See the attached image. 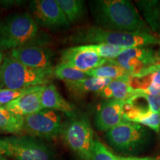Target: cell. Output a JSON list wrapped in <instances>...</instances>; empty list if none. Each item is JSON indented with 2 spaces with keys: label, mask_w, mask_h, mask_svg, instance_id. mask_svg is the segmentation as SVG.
Listing matches in <instances>:
<instances>
[{
  "label": "cell",
  "mask_w": 160,
  "mask_h": 160,
  "mask_svg": "<svg viewBox=\"0 0 160 160\" xmlns=\"http://www.w3.org/2000/svg\"><path fill=\"white\" fill-rule=\"evenodd\" d=\"M88 49L91 50L97 53L99 57L103 59L110 60L117 58L119 54H121L125 50L128 48L115 47L105 44H98V45H85Z\"/></svg>",
  "instance_id": "cell-26"
},
{
  "label": "cell",
  "mask_w": 160,
  "mask_h": 160,
  "mask_svg": "<svg viewBox=\"0 0 160 160\" xmlns=\"http://www.w3.org/2000/svg\"><path fill=\"white\" fill-rule=\"evenodd\" d=\"M41 102L42 109L62 112L69 117H75L74 107L64 99L53 84L45 85Z\"/></svg>",
  "instance_id": "cell-16"
},
{
  "label": "cell",
  "mask_w": 160,
  "mask_h": 160,
  "mask_svg": "<svg viewBox=\"0 0 160 160\" xmlns=\"http://www.w3.org/2000/svg\"><path fill=\"white\" fill-rule=\"evenodd\" d=\"M95 14L102 28L113 31L151 33L135 6L128 0L95 2Z\"/></svg>",
  "instance_id": "cell-1"
},
{
  "label": "cell",
  "mask_w": 160,
  "mask_h": 160,
  "mask_svg": "<svg viewBox=\"0 0 160 160\" xmlns=\"http://www.w3.org/2000/svg\"><path fill=\"white\" fill-rule=\"evenodd\" d=\"M64 140L72 151L83 160H91L95 140L89 120L78 118L68 123L62 131Z\"/></svg>",
  "instance_id": "cell-6"
},
{
  "label": "cell",
  "mask_w": 160,
  "mask_h": 160,
  "mask_svg": "<svg viewBox=\"0 0 160 160\" xmlns=\"http://www.w3.org/2000/svg\"><path fill=\"white\" fill-rule=\"evenodd\" d=\"M117 160H125V158H123V157H118Z\"/></svg>",
  "instance_id": "cell-33"
},
{
  "label": "cell",
  "mask_w": 160,
  "mask_h": 160,
  "mask_svg": "<svg viewBox=\"0 0 160 160\" xmlns=\"http://www.w3.org/2000/svg\"><path fill=\"white\" fill-rule=\"evenodd\" d=\"M45 85L30 88L19 98L4 107L14 114L22 117L38 113L42 110L41 99Z\"/></svg>",
  "instance_id": "cell-14"
},
{
  "label": "cell",
  "mask_w": 160,
  "mask_h": 160,
  "mask_svg": "<svg viewBox=\"0 0 160 160\" xmlns=\"http://www.w3.org/2000/svg\"><path fill=\"white\" fill-rule=\"evenodd\" d=\"M138 110L159 113L160 109V94L152 95L146 93H137L125 102Z\"/></svg>",
  "instance_id": "cell-20"
},
{
  "label": "cell",
  "mask_w": 160,
  "mask_h": 160,
  "mask_svg": "<svg viewBox=\"0 0 160 160\" xmlns=\"http://www.w3.org/2000/svg\"><path fill=\"white\" fill-rule=\"evenodd\" d=\"M53 72L30 68L8 54L4 57L0 69V88L20 90L45 85Z\"/></svg>",
  "instance_id": "cell-4"
},
{
  "label": "cell",
  "mask_w": 160,
  "mask_h": 160,
  "mask_svg": "<svg viewBox=\"0 0 160 160\" xmlns=\"http://www.w3.org/2000/svg\"><path fill=\"white\" fill-rule=\"evenodd\" d=\"M146 132L141 125L125 120L106 133L109 143L115 148L124 151L137 148L144 142Z\"/></svg>",
  "instance_id": "cell-8"
},
{
  "label": "cell",
  "mask_w": 160,
  "mask_h": 160,
  "mask_svg": "<svg viewBox=\"0 0 160 160\" xmlns=\"http://www.w3.org/2000/svg\"><path fill=\"white\" fill-rule=\"evenodd\" d=\"M131 89L137 93L160 94V65H152L137 74L128 77Z\"/></svg>",
  "instance_id": "cell-15"
},
{
  "label": "cell",
  "mask_w": 160,
  "mask_h": 160,
  "mask_svg": "<svg viewBox=\"0 0 160 160\" xmlns=\"http://www.w3.org/2000/svg\"><path fill=\"white\" fill-rule=\"evenodd\" d=\"M108 62L119 66L132 74H137L158 64L156 51L148 46L126 49L115 59L108 60Z\"/></svg>",
  "instance_id": "cell-9"
},
{
  "label": "cell",
  "mask_w": 160,
  "mask_h": 160,
  "mask_svg": "<svg viewBox=\"0 0 160 160\" xmlns=\"http://www.w3.org/2000/svg\"><path fill=\"white\" fill-rule=\"evenodd\" d=\"M125 160H156L151 158H137V157H128L125 158Z\"/></svg>",
  "instance_id": "cell-29"
},
{
  "label": "cell",
  "mask_w": 160,
  "mask_h": 160,
  "mask_svg": "<svg viewBox=\"0 0 160 160\" xmlns=\"http://www.w3.org/2000/svg\"><path fill=\"white\" fill-rule=\"evenodd\" d=\"M0 160H8V159H5V157H3V156L0 155Z\"/></svg>",
  "instance_id": "cell-32"
},
{
  "label": "cell",
  "mask_w": 160,
  "mask_h": 160,
  "mask_svg": "<svg viewBox=\"0 0 160 160\" xmlns=\"http://www.w3.org/2000/svg\"><path fill=\"white\" fill-rule=\"evenodd\" d=\"M24 117L14 114L4 106H0V131L19 133L23 131Z\"/></svg>",
  "instance_id": "cell-21"
},
{
  "label": "cell",
  "mask_w": 160,
  "mask_h": 160,
  "mask_svg": "<svg viewBox=\"0 0 160 160\" xmlns=\"http://www.w3.org/2000/svg\"><path fill=\"white\" fill-rule=\"evenodd\" d=\"M89 77H97L100 79H128L132 75L126 70L122 68L119 66L112 65V64L106 62L103 65L100 66L94 70L86 73Z\"/></svg>",
  "instance_id": "cell-23"
},
{
  "label": "cell",
  "mask_w": 160,
  "mask_h": 160,
  "mask_svg": "<svg viewBox=\"0 0 160 160\" xmlns=\"http://www.w3.org/2000/svg\"><path fill=\"white\" fill-rule=\"evenodd\" d=\"M159 116H160V109H159Z\"/></svg>",
  "instance_id": "cell-34"
},
{
  "label": "cell",
  "mask_w": 160,
  "mask_h": 160,
  "mask_svg": "<svg viewBox=\"0 0 160 160\" xmlns=\"http://www.w3.org/2000/svg\"><path fill=\"white\" fill-rule=\"evenodd\" d=\"M128 79L112 80L108 85L97 93L106 99L123 100L126 102L135 93L131 89Z\"/></svg>",
  "instance_id": "cell-19"
},
{
  "label": "cell",
  "mask_w": 160,
  "mask_h": 160,
  "mask_svg": "<svg viewBox=\"0 0 160 160\" xmlns=\"http://www.w3.org/2000/svg\"><path fill=\"white\" fill-rule=\"evenodd\" d=\"M137 5L152 31H160V2L138 1Z\"/></svg>",
  "instance_id": "cell-22"
},
{
  "label": "cell",
  "mask_w": 160,
  "mask_h": 160,
  "mask_svg": "<svg viewBox=\"0 0 160 160\" xmlns=\"http://www.w3.org/2000/svg\"><path fill=\"white\" fill-rule=\"evenodd\" d=\"M3 59H4V57H3L2 53V52H0V69H1L2 65Z\"/></svg>",
  "instance_id": "cell-31"
},
{
  "label": "cell",
  "mask_w": 160,
  "mask_h": 160,
  "mask_svg": "<svg viewBox=\"0 0 160 160\" xmlns=\"http://www.w3.org/2000/svg\"><path fill=\"white\" fill-rule=\"evenodd\" d=\"M30 10L38 25L59 28L68 27L70 24L56 0H34L31 2Z\"/></svg>",
  "instance_id": "cell-11"
},
{
  "label": "cell",
  "mask_w": 160,
  "mask_h": 160,
  "mask_svg": "<svg viewBox=\"0 0 160 160\" xmlns=\"http://www.w3.org/2000/svg\"><path fill=\"white\" fill-rule=\"evenodd\" d=\"M116 157L99 141H95L91 154V160H117Z\"/></svg>",
  "instance_id": "cell-27"
},
{
  "label": "cell",
  "mask_w": 160,
  "mask_h": 160,
  "mask_svg": "<svg viewBox=\"0 0 160 160\" xmlns=\"http://www.w3.org/2000/svg\"><path fill=\"white\" fill-rule=\"evenodd\" d=\"M112 81L111 79L88 77L80 81L65 82L69 93L75 98H82L90 93H98Z\"/></svg>",
  "instance_id": "cell-18"
},
{
  "label": "cell",
  "mask_w": 160,
  "mask_h": 160,
  "mask_svg": "<svg viewBox=\"0 0 160 160\" xmlns=\"http://www.w3.org/2000/svg\"><path fill=\"white\" fill-rule=\"evenodd\" d=\"M39 25L28 13L9 16L0 22V49L14 50L36 43Z\"/></svg>",
  "instance_id": "cell-3"
},
{
  "label": "cell",
  "mask_w": 160,
  "mask_h": 160,
  "mask_svg": "<svg viewBox=\"0 0 160 160\" xmlns=\"http://www.w3.org/2000/svg\"><path fill=\"white\" fill-rule=\"evenodd\" d=\"M125 101L106 99L100 104L95 115V125L100 131H108L124 121Z\"/></svg>",
  "instance_id": "cell-13"
},
{
  "label": "cell",
  "mask_w": 160,
  "mask_h": 160,
  "mask_svg": "<svg viewBox=\"0 0 160 160\" xmlns=\"http://www.w3.org/2000/svg\"><path fill=\"white\" fill-rule=\"evenodd\" d=\"M71 41L80 45L105 44L122 48L160 45V39L151 33L113 31L93 26L77 29Z\"/></svg>",
  "instance_id": "cell-2"
},
{
  "label": "cell",
  "mask_w": 160,
  "mask_h": 160,
  "mask_svg": "<svg viewBox=\"0 0 160 160\" xmlns=\"http://www.w3.org/2000/svg\"><path fill=\"white\" fill-rule=\"evenodd\" d=\"M108 59L100 57L88 49L85 45L74 46L62 52L60 62L65 64L80 71L88 73L107 62Z\"/></svg>",
  "instance_id": "cell-12"
},
{
  "label": "cell",
  "mask_w": 160,
  "mask_h": 160,
  "mask_svg": "<svg viewBox=\"0 0 160 160\" xmlns=\"http://www.w3.org/2000/svg\"><path fill=\"white\" fill-rule=\"evenodd\" d=\"M9 55L30 68L40 71H52L53 53L41 44L33 43L12 50Z\"/></svg>",
  "instance_id": "cell-10"
},
{
  "label": "cell",
  "mask_w": 160,
  "mask_h": 160,
  "mask_svg": "<svg viewBox=\"0 0 160 160\" xmlns=\"http://www.w3.org/2000/svg\"><path fill=\"white\" fill-rule=\"evenodd\" d=\"M27 89L0 88V106H5L19 98Z\"/></svg>",
  "instance_id": "cell-28"
},
{
  "label": "cell",
  "mask_w": 160,
  "mask_h": 160,
  "mask_svg": "<svg viewBox=\"0 0 160 160\" xmlns=\"http://www.w3.org/2000/svg\"><path fill=\"white\" fill-rule=\"evenodd\" d=\"M0 155L16 160H51L48 148L33 137H9L0 139Z\"/></svg>",
  "instance_id": "cell-5"
},
{
  "label": "cell",
  "mask_w": 160,
  "mask_h": 160,
  "mask_svg": "<svg viewBox=\"0 0 160 160\" xmlns=\"http://www.w3.org/2000/svg\"><path fill=\"white\" fill-rule=\"evenodd\" d=\"M53 75L65 82H73L89 77L85 72L80 71L65 64L59 63L53 68Z\"/></svg>",
  "instance_id": "cell-25"
},
{
  "label": "cell",
  "mask_w": 160,
  "mask_h": 160,
  "mask_svg": "<svg viewBox=\"0 0 160 160\" xmlns=\"http://www.w3.org/2000/svg\"><path fill=\"white\" fill-rule=\"evenodd\" d=\"M156 55H157V59L158 64H159V65H160V48L157 51H156Z\"/></svg>",
  "instance_id": "cell-30"
},
{
  "label": "cell",
  "mask_w": 160,
  "mask_h": 160,
  "mask_svg": "<svg viewBox=\"0 0 160 160\" xmlns=\"http://www.w3.org/2000/svg\"><path fill=\"white\" fill-rule=\"evenodd\" d=\"M69 22L74 23L85 16V3L82 0H56Z\"/></svg>",
  "instance_id": "cell-24"
},
{
  "label": "cell",
  "mask_w": 160,
  "mask_h": 160,
  "mask_svg": "<svg viewBox=\"0 0 160 160\" xmlns=\"http://www.w3.org/2000/svg\"><path fill=\"white\" fill-rule=\"evenodd\" d=\"M123 119L149 128L157 133L160 131V116L159 113L138 110L125 102Z\"/></svg>",
  "instance_id": "cell-17"
},
{
  "label": "cell",
  "mask_w": 160,
  "mask_h": 160,
  "mask_svg": "<svg viewBox=\"0 0 160 160\" xmlns=\"http://www.w3.org/2000/svg\"></svg>",
  "instance_id": "cell-35"
},
{
  "label": "cell",
  "mask_w": 160,
  "mask_h": 160,
  "mask_svg": "<svg viewBox=\"0 0 160 160\" xmlns=\"http://www.w3.org/2000/svg\"><path fill=\"white\" fill-rule=\"evenodd\" d=\"M62 130V117L57 111L42 109L24 117L23 131L33 137L52 139Z\"/></svg>",
  "instance_id": "cell-7"
}]
</instances>
